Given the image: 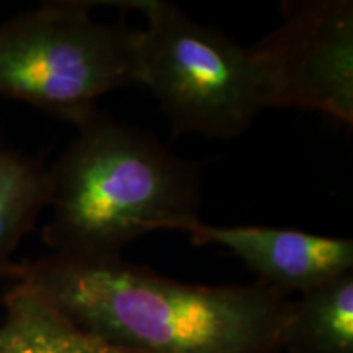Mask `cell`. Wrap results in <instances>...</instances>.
Listing matches in <instances>:
<instances>
[{
  "mask_svg": "<svg viewBox=\"0 0 353 353\" xmlns=\"http://www.w3.org/2000/svg\"><path fill=\"white\" fill-rule=\"evenodd\" d=\"M10 278L125 353H276L291 301L262 281L190 285L123 257L50 254Z\"/></svg>",
  "mask_w": 353,
  "mask_h": 353,
  "instance_id": "cell-1",
  "label": "cell"
},
{
  "mask_svg": "<svg viewBox=\"0 0 353 353\" xmlns=\"http://www.w3.org/2000/svg\"><path fill=\"white\" fill-rule=\"evenodd\" d=\"M48 175L51 219L43 239L51 254L121 257L144 234L183 231L200 219L195 165L99 110L77 126V136Z\"/></svg>",
  "mask_w": 353,
  "mask_h": 353,
  "instance_id": "cell-2",
  "label": "cell"
},
{
  "mask_svg": "<svg viewBox=\"0 0 353 353\" xmlns=\"http://www.w3.org/2000/svg\"><path fill=\"white\" fill-rule=\"evenodd\" d=\"M92 6L54 0L0 23V95L79 126L136 83L139 30L101 23Z\"/></svg>",
  "mask_w": 353,
  "mask_h": 353,
  "instance_id": "cell-3",
  "label": "cell"
},
{
  "mask_svg": "<svg viewBox=\"0 0 353 353\" xmlns=\"http://www.w3.org/2000/svg\"><path fill=\"white\" fill-rule=\"evenodd\" d=\"M141 12L136 83L156 95L175 134L231 139L265 110L254 52L164 0L107 2Z\"/></svg>",
  "mask_w": 353,
  "mask_h": 353,
  "instance_id": "cell-4",
  "label": "cell"
},
{
  "mask_svg": "<svg viewBox=\"0 0 353 353\" xmlns=\"http://www.w3.org/2000/svg\"><path fill=\"white\" fill-rule=\"evenodd\" d=\"M283 23L250 48L267 108H306L353 125V2L283 3Z\"/></svg>",
  "mask_w": 353,
  "mask_h": 353,
  "instance_id": "cell-5",
  "label": "cell"
},
{
  "mask_svg": "<svg viewBox=\"0 0 353 353\" xmlns=\"http://www.w3.org/2000/svg\"><path fill=\"white\" fill-rule=\"evenodd\" d=\"M195 244L231 250L259 275V281L288 296L306 293L350 273L353 242L296 229L262 226H211L201 219L183 229Z\"/></svg>",
  "mask_w": 353,
  "mask_h": 353,
  "instance_id": "cell-6",
  "label": "cell"
},
{
  "mask_svg": "<svg viewBox=\"0 0 353 353\" xmlns=\"http://www.w3.org/2000/svg\"><path fill=\"white\" fill-rule=\"evenodd\" d=\"M2 306L0 353H125L81 329L17 281L3 294Z\"/></svg>",
  "mask_w": 353,
  "mask_h": 353,
  "instance_id": "cell-7",
  "label": "cell"
},
{
  "mask_svg": "<svg viewBox=\"0 0 353 353\" xmlns=\"http://www.w3.org/2000/svg\"><path fill=\"white\" fill-rule=\"evenodd\" d=\"M280 350L353 353V275L345 273L290 301Z\"/></svg>",
  "mask_w": 353,
  "mask_h": 353,
  "instance_id": "cell-8",
  "label": "cell"
},
{
  "mask_svg": "<svg viewBox=\"0 0 353 353\" xmlns=\"http://www.w3.org/2000/svg\"><path fill=\"white\" fill-rule=\"evenodd\" d=\"M50 201V175L41 162L0 145V276H12V257Z\"/></svg>",
  "mask_w": 353,
  "mask_h": 353,
  "instance_id": "cell-9",
  "label": "cell"
}]
</instances>
